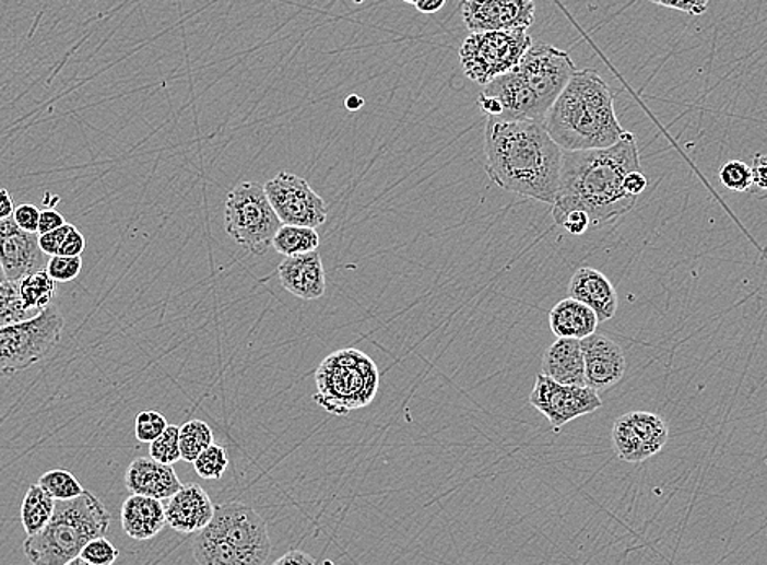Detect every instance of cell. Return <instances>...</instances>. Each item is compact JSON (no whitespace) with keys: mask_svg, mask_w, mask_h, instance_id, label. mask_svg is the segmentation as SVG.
Instances as JSON below:
<instances>
[{"mask_svg":"<svg viewBox=\"0 0 767 565\" xmlns=\"http://www.w3.org/2000/svg\"><path fill=\"white\" fill-rule=\"evenodd\" d=\"M636 170H641L639 145L629 131L611 148L564 151L557 197L552 204L555 223L574 210L585 211L593 227L629 213L639 198L627 193L624 180Z\"/></svg>","mask_w":767,"mask_h":565,"instance_id":"6da1fadb","label":"cell"},{"mask_svg":"<svg viewBox=\"0 0 767 565\" xmlns=\"http://www.w3.org/2000/svg\"><path fill=\"white\" fill-rule=\"evenodd\" d=\"M484 151L485 172L498 187L555 203L564 149L552 140L544 121L488 117Z\"/></svg>","mask_w":767,"mask_h":565,"instance_id":"7a4b0ae2","label":"cell"},{"mask_svg":"<svg viewBox=\"0 0 767 565\" xmlns=\"http://www.w3.org/2000/svg\"><path fill=\"white\" fill-rule=\"evenodd\" d=\"M552 140L564 151L604 149L623 140L610 85L594 69L577 71L544 118Z\"/></svg>","mask_w":767,"mask_h":565,"instance_id":"3957f363","label":"cell"},{"mask_svg":"<svg viewBox=\"0 0 767 565\" xmlns=\"http://www.w3.org/2000/svg\"><path fill=\"white\" fill-rule=\"evenodd\" d=\"M110 511L101 498L85 491L72 501L56 502L51 521L39 533L23 541V553L32 565H64L95 538L110 528Z\"/></svg>","mask_w":767,"mask_h":565,"instance_id":"277c9868","label":"cell"},{"mask_svg":"<svg viewBox=\"0 0 767 565\" xmlns=\"http://www.w3.org/2000/svg\"><path fill=\"white\" fill-rule=\"evenodd\" d=\"M270 554L267 521L239 502L217 505L211 523L193 540L198 565H264Z\"/></svg>","mask_w":767,"mask_h":565,"instance_id":"5b68a950","label":"cell"},{"mask_svg":"<svg viewBox=\"0 0 767 565\" xmlns=\"http://www.w3.org/2000/svg\"><path fill=\"white\" fill-rule=\"evenodd\" d=\"M379 379L378 366L366 353L356 349L339 350L317 368L314 401L329 414L349 415L375 401Z\"/></svg>","mask_w":767,"mask_h":565,"instance_id":"8992f818","label":"cell"},{"mask_svg":"<svg viewBox=\"0 0 767 565\" xmlns=\"http://www.w3.org/2000/svg\"><path fill=\"white\" fill-rule=\"evenodd\" d=\"M226 233L253 256H263L273 247L274 234L283 223L274 213L264 187L243 181L229 191L224 207Z\"/></svg>","mask_w":767,"mask_h":565,"instance_id":"52a82bcc","label":"cell"},{"mask_svg":"<svg viewBox=\"0 0 767 565\" xmlns=\"http://www.w3.org/2000/svg\"><path fill=\"white\" fill-rule=\"evenodd\" d=\"M58 306H48L38 316L0 327V376L30 368L56 349L64 330Z\"/></svg>","mask_w":767,"mask_h":565,"instance_id":"ba28073f","label":"cell"},{"mask_svg":"<svg viewBox=\"0 0 767 565\" xmlns=\"http://www.w3.org/2000/svg\"><path fill=\"white\" fill-rule=\"evenodd\" d=\"M531 46L524 28L471 33L459 48V59L464 74L485 87L516 68Z\"/></svg>","mask_w":767,"mask_h":565,"instance_id":"9c48e42d","label":"cell"},{"mask_svg":"<svg viewBox=\"0 0 767 565\" xmlns=\"http://www.w3.org/2000/svg\"><path fill=\"white\" fill-rule=\"evenodd\" d=\"M512 69L547 111L577 72L567 51L544 43L532 45Z\"/></svg>","mask_w":767,"mask_h":565,"instance_id":"30bf717a","label":"cell"},{"mask_svg":"<svg viewBox=\"0 0 767 565\" xmlns=\"http://www.w3.org/2000/svg\"><path fill=\"white\" fill-rule=\"evenodd\" d=\"M264 193L281 223L286 226L317 227L327 221V204L306 178L280 172L267 185Z\"/></svg>","mask_w":767,"mask_h":565,"instance_id":"8fae6325","label":"cell"},{"mask_svg":"<svg viewBox=\"0 0 767 565\" xmlns=\"http://www.w3.org/2000/svg\"><path fill=\"white\" fill-rule=\"evenodd\" d=\"M529 404L538 409L555 432L575 419L593 414L603 408L600 392L588 386L558 385L554 379L539 373L534 388L529 395Z\"/></svg>","mask_w":767,"mask_h":565,"instance_id":"7c38bea8","label":"cell"},{"mask_svg":"<svg viewBox=\"0 0 767 565\" xmlns=\"http://www.w3.org/2000/svg\"><path fill=\"white\" fill-rule=\"evenodd\" d=\"M670 428L660 415L651 412H629L621 415L613 426V443L623 461L639 464L658 455L668 443Z\"/></svg>","mask_w":767,"mask_h":565,"instance_id":"4fadbf2b","label":"cell"},{"mask_svg":"<svg viewBox=\"0 0 767 565\" xmlns=\"http://www.w3.org/2000/svg\"><path fill=\"white\" fill-rule=\"evenodd\" d=\"M461 13L469 32L528 30L534 23V0H461Z\"/></svg>","mask_w":767,"mask_h":565,"instance_id":"5bb4252c","label":"cell"},{"mask_svg":"<svg viewBox=\"0 0 767 565\" xmlns=\"http://www.w3.org/2000/svg\"><path fill=\"white\" fill-rule=\"evenodd\" d=\"M48 260L39 249L38 234L20 229L13 217L0 220V266L9 282L19 283L30 273L45 270Z\"/></svg>","mask_w":767,"mask_h":565,"instance_id":"9a60e30c","label":"cell"},{"mask_svg":"<svg viewBox=\"0 0 767 565\" xmlns=\"http://www.w3.org/2000/svg\"><path fill=\"white\" fill-rule=\"evenodd\" d=\"M585 358V381L597 392L614 388L626 375L627 362L623 349L610 337L594 332L581 340Z\"/></svg>","mask_w":767,"mask_h":565,"instance_id":"2e32d148","label":"cell"},{"mask_svg":"<svg viewBox=\"0 0 767 565\" xmlns=\"http://www.w3.org/2000/svg\"><path fill=\"white\" fill-rule=\"evenodd\" d=\"M164 508L168 527L181 534L200 533L211 523L216 510L208 492L194 482L181 485Z\"/></svg>","mask_w":767,"mask_h":565,"instance_id":"e0dca14e","label":"cell"},{"mask_svg":"<svg viewBox=\"0 0 767 565\" xmlns=\"http://www.w3.org/2000/svg\"><path fill=\"white\" fill-rule=\"evenodd\" d=\"M281 286L299 299H319L326 294V269L319 250L286 257L278 266Z\"/></svg>","mask_w":767,"mask_h":565,"instance_id":"ac0fdd59","label":"cell"},{"mask_svg":"<svg viewBox=\"0 0 767 565\" xmlns=\"http://www.w3.org/2000/svg\"><path fill=\"white\" fill-rule=\"evenodd\" d=\"M125 484L131 494L168 501L181 489L174 466L162 464L152 458H135L128 466Z\"/></svg>","mask_w":767,"mask_h":565,"instance_id":"d6986e66","label":"cell"},{"mask_svg":"<svg viewBox=\"0 0 767 565\" xmlns=\"http://www.w3.org/2000/svg\"><path fill=\"white\" fill-rule=\"evenodd\" d=\"M568 297L591 307L597 314L598 322H607L616 316V287L604 273L590 267H583L574 273L568 284Z\"/></svg>","mask_w":767,"mask_h":565,"instance_id":"ffe728a7","label":"cell"},{"mask_svg":"<svg viewBox=\"0 0 767 565\" xmlns=\"http://www.w3.org/2000/svg\"><path fill=\"white\" fill-rule=\"evenodd\" d=\"M542 375L554 379L558 385L587 386L585 381V358L581 340L557 339L542 358Z\"/></svg>","mask_w":767,"mask_h":565,"instance_id":"44dd1931","label":"cell"},{"mask_svg":"<svg viewBox=\"0 0 767 565\" xmlns=\"http://www.w3.org/2000/svg\"><path fill=\"white\" fill-rule=\"evenodd\" d=\"M165 525V508L157 498L131 494L121 505V527L131 540H152Z\"/></svg>","mask_w":767,"mask_h":565,"instance_id":"7402d4cb","label":"cell"},{"mask_svg":"<svg viewBox=\"0 0 767 565\" xmlns=\"http://www.w3.org/2000/svg\"><path fill=\"white\" fill-rule=\"evenodd\" d=\"M548 323L557 339L583 340L597 332L600 322L591 307L574 297H567L552 307Z\"/></svg>","mask_w":767,"mask_h":565,"instance_id":"603a6c76","label":"cell"},{"mask_svg":"<svg viewBox=\"0 0 767 565\" xmlns=\"http://www.w3.org/2000/svg\"><path fill=\"white\" fill-rule=\"evenodd\" d=\"M55 510V498L42 485H30L28 492L23 497L22 510H20V518H22L25 533L28 537L39 533L51 521Z\"/></svg>","mask_w":767,"mask_h":565,"instance_id":"cb8c5ba5","label":"cell"},{"mask_svg":"<svg viewBox=\"0 0 767 565\" xmlns=\"http://www.w3.org/2000/svg\"><path fill=\"white\" fill-rule=\"evenodd\" d=\"M19 296L26 309L42 313L46 307L51 306L56 296V282L45 270L30 273L25 279L20 280Z\"/></svg>","mask_w":767,"mask_h":565,"instance_id":"d4e9b609","label":"cell"},{"mask_svg":"<svg viewBox=\"0 0 767 565\" xmlns=\"http://www.w3.org/2000/svg\"><path fill=\"white\" fill-rule=\"evenodd\" d=\"M319 233L312 227L283 226L274 234L273 247L284 257L300 256L319 249Z\"/></svg>","mask_w":767,"mask_h":565,"instance_id":"484cf974","label":"cell"},{"mask_svg":"<svg viewBox=\"0 0 767 565\" xmlns=\"http://www.w3.org/2000/svg\"><path fill=\"white\" fill-rule=\"evenodd\" d=\"M180 455L187 462H194V459L213 445V429L203 421H190L180 426Z\"/></svg>","mask_w":767,"mask_h":565,"instance_id":"4316f807","label":"cell"},{"mask_svg":"<svg viewBox=\"0 0 767 565\" xmlns=\"http://www.w3.org/2000/svg\"><path fill=\"white\" fill-rule=\"evenodd\" d=\"M38 484L55 498L56 502L72 501L81 497L85 489L74 474L66 469H51L39 478Z\"/></svg>","mask_w":767,"mask_h":565,"instance_id":"83f0119b","label":"cell"},{"mask_svg":"<svg viewBox=\"0 0 767 565\" xmlns=\"http://www.w3.org/2000/svg\"><path fill=\"white\" fill-rule=\"evenodd\" d=\"M38 314L23 306L19 296V284L0 283V327L32 319Z\"/></svg>","mask_w":767,"mask_h":565,"instance_id":"f1b7e54d","label":"cell"},{"mask_svg":"<svg viewBox=\"0 0 767 565\" xmlns=\"http://www.w3.org/2000/svg\"><path fill=\"white\" fill-rule=\"evenodd\" d=\"M227 466H229V458H227V451L220 445H211L194 459L193 468L197 474L201 479H208V481H216L224 475L227 471Z\"/></svg>","mask_w":767,"mask_h":565,"instance_id":"f546056e","label":"cell"},{"mask_svg":"<svg viewBox=\"0 0 767 565\" xmlns=\"http://www.w3.org/2000/svg\"><path fill=\"white\" fill-rule=\"evenodd\" d=\"M180 426L168 425L157 439L151 443V458L162 464L174 466L180 461Z\"/></svg>","mask_w":767,"mask_h":565,"instance_id":"4dcf8cb0","label":"cell"},{"mask_svg":"<svg viewBox=\"0 0 767 565\" xmlns=\"http://www.w3.org/2000/svg\"><path fill=\"white\" fill-rule=\"evenodd\" d=\"M719 178L727 190L743 193L753 187L752 165L742 161L725 162L720 168Z\"/></svg>","mask_w":767,"mask_h":565,"instance_id":"1f68e13d","label":"cell"},{"mask_svg":"<svg viewBox=\"0 0 767 565\" xmlns=\"http://www.w3.org/2000/svg\"><path fill=\"white\" fill-rule=\"evenodd\" d=\"M168 422L161 412L142 411L135 417V438L141 443L151 445L154 439H157L167 428Z\"/></svg>","mask_w":767,"mask_h":565,"instance_id":"d6a6232c","label":"cell"},{"mask_svg":"<svg viewBox=\"0 0 767 565\" xmlns=\"http://www.w3.org/2000/svg\"><path fill=\"white\" fill-rule=\"evenodd\" d=\"M46 272L56 283H69L82 272V257H49Z\"/></svg>","mask_w":767,"mask_h":565,"instance_id":"836d02e7","label":"cell"},{"mask_svg":"<svg viewBox=\"0 0 767 565\" xmlns=\"http://www.w3.org/2000/svg\"><path fill=\"white\" fill-rule=\"evenodd\" d=\"M79 556L94 565H114L120 553L107 538L101 537L85 544Z\"/></svg>","mask_w":767,"mask_h":565,"instance_id":"e575fe53","label":"cell"},{"mask_svg":"<svg viewBox=\"0 0 767 565\" xmlns=\"http://www.w3.org/2000/svg\"><path fill=\"white\" fill-rule=\"evenodd\" d=\"M39 216H42V211L32 203L19 204V207H15V211H13L12 214L16 226L32 234H38Z\"/></svg>","mask_w":767,"mask_h":565,"instance_id":"d590c367","label":"cell"},{"mask_svg":"<svg viewBox=\"0 0 767 565\" xmlns=\"http://www.w3.org/2000/svg\"><path fill=\"white\" fill-rule=\"evenodd\" d=\"M71 229L72 224L66 223L64 226L51 231V233L38 234L39 249L48 257L59 256V250H61L62 244H64L66 237H68Z\"/></svg>","mask_w":767,"mask_h":565,"instance_id":"8d00e7d4","label":"cell"},{"mask_svg":"<svg viewBox=\"0 0 767 565\" xmlns=\"http://www.w3.org/2000/svg\"><path fill=\"white\" fill-rule=\"evenodd\" d=\"M555 224L564 227L567 233L574 234V236H583L591 227L590 216L580 210H574L564 214Z\"/></svg>","mask_w":767,"mask_h":565,"instance_id":"74e56055","label":"cell"},{"mask_svg":"<svg viewBox=\"0 0 767 565\" xmlns=\"http://www.w3.org/2000/svg\"><path fill=\"white\" fill-rule=\"evenodd\" d=\"M648 2L664 7V9L680 10V12L689 13V15H703L709 5V0H648Z\"/></svg>","mask_w":767,"mask_h":565,"instance_id":"f35d334b","label":"cell"},{"mask_svg":"<svg viewBox=\"0 0 767 565\" xmlns=\"http://www.w3.org/2000/svg\"><path fill=\"white\" fill-rule=\"evenodd\" d=\"M85 237L78 227L72 226L69 231L68 237H66L64 244H62L61 250H59V256L64 257H81L82 252L85 250Z\"/></svg>","mask_w":767,"mask_h":565,"instance_id":"ab89813d","label":"cell"},{"mask_svg":"<svg viewBox=\"0 0 767 565\" xmlns=\"http://www.w3.org/2000/svg\"><path fill=\"white\" fill-rule=\"evenodd\" d=\"M753 187L758 191L766 193L767 191V154L766 152H756L753 157L752 165Z\"/></svg>","mask_w":767,"mask_h":565,"instance_id":"60d3db41","label":"cell"},{"mask_svg":"<svg viewBox=\"0 0 767 565\" xmlns=\"http://www.w3.org/2000/svg\"><path fill=\"white\" fill-rule=\"evenodd\" d=\"M64 216L58 213L55 208H48V210H43L42 216H39L38 234L51 233V231L59 229V227L64 226Z\"/></svg>","mask_w":767,"mask_h":565,"instance_id":"b9f144b4","label":"cell"},{"mask_svg":"<svg viewBox=\"0 0 767 565\" xmlns=\"http://www.w3.org/2000/svg\"><path fill=\"white\" fill-rule=\"evenodd\" d=\"M647 187L648 178L645 177L641 170L630 172L626 180H624V188H626L627 193L634 195V197L637 198L647 190Z\"/></svg>","mask_w":767,"mask_h":565,"instance_id":"7bdbcfd3","label":"cell"},{"mask_svg":"<svg viewBox=\"0 0 767 565\" xmlns=\"http://www.w3.org/2000/svg\"><path fill=\"white\" fill-rule=\"evenodd\" d=\"M273 565H317L312 556L304 553V551L293 550L284 554L283 557L276 561Z\"/></svg>","mask_w":767,"mask_h":565,"instance_id":"ee69618b","label":"cell"},{"mask_svg":"<svg viewBox=\"0 0 767 565\" xmlns=\"http://www.w3.org/2000/svg\"><path fill=\"white\" fill-rule=\"evenodd\" d=\"M13 211H15V204H13L9 190L0 188V220L12 217Z\"/></svg>","mask_w":767,"mask_h":565,"instance_id":"f6af8a7d","label":"cell"},{"mask_svg":"<svg viewBox=\"0 0 767 565\" xmlns=\"http://www.w3.org/2000/svg\"><path fill=\"white\" fill-rule=\"evenodd\" d=\"M448 0H416L415 7L422 13H436L445 7Z\"/></svg>","mask_w":767,"mask_h":565,"instance_id":"bcb514c9","label":"cell"},{"mask_svg":"<svg viewBox=\"0 0 767 565\" xmlns=\"http://www.w3.org/2000/svg\"><path fill=\"white\" fill-rule=\"evenodd\" d=\"M362 105L363 98L355 97V95H353V97H350L349 101H346V107H349L350 110H356V108L362 107Z\"/></svg>","mask_w":767,"mask_h":565,"instance_id":"7dc6e473","label":"cell"},{"mask_svg":"<svg viewBox=\"0 0 767 565\" xmlns=\"http://www.w3.org/2000/svg\"><path fill=\"white\" fill-rule=\"evenodd\" d=\"M64 565H94L88 563V561H85L84 557L78 556L74 557V560L69 561V563H66Z\"/></svg>","mask_w":767,"mask_h":565,"instance_id":"c3c4849f","label":"cell"},{"mask_svg":"<svg viewBox=\"0 0 767 565\" xmlns=\"http://www.w3.org/2000/svg\"><path fill=\"white\" fill-rule=\"evenodd\" d=\"M9 280H7L5 272H3L2 266H0V283H7Z\"/></svg>","mask_w":767,"mask_h":565,"instance_id":"681fc988","label":"cell"},{"mask_svg":"<svg viewBox=\"0 0 767 565\" xmlns=\"http://www.w3.org/2000/svg\"><path fill=\"white\" fill-rule=\"evenodd\" d=\"M403 2H406V3H413V5H415V3H416V0H403Z\"/></svg>","mask_w":767,"mask_h":565,"instance_id":"f907efd6","label":"cell"}]
</instances>
